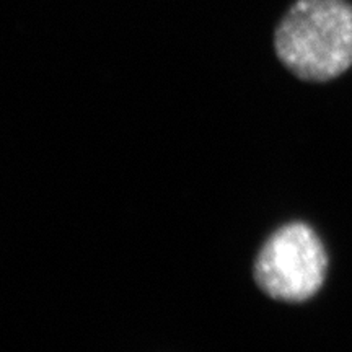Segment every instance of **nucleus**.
<instances>
[{
  "instance_id": "2",
  "label": "nucleus",
  "mask_w": 352,
  "mask_h": 352,
  "mask_svg": "<svg viewBox=\"0 0 352 352\" xmlns=\"http://www.w3.org/2000/svg\"><path fill=\"white\" fill-rule=\"evenodd\" d=\"M328 254L305 222H292L272 233L254 261L253 276L267 297L300 303L318 294L327 280Z\"/></svg>"
},
{
  "instance_id": "1",
  "label": "nucleus",
  "mask_w": 352,
  "mask_h": 352,
  "mask_svg": "<svg viewBox=\"0 0 352 352\" xmlns=\"http://www.w3.org/2000/svg\"><path fill=\"white\" fill-rule=\"evenodd\" d=\"M274 47L302 80L342 76L352 65V6L347 0H297L277 25Z\"/></svg>"
}]
</instances>
